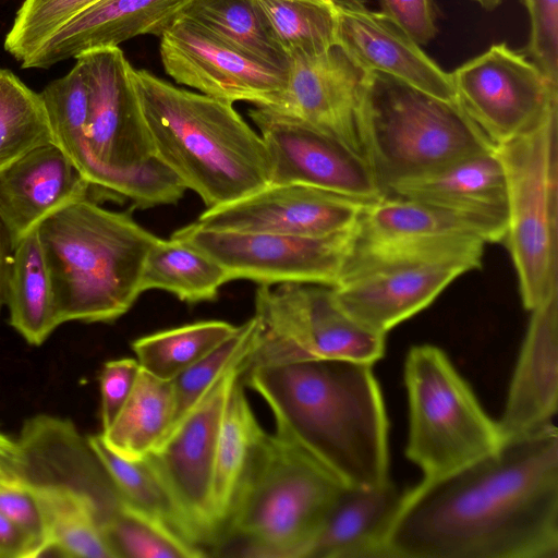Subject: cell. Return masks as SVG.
Segmentation results:
<instances>
[{
  "instance_id": "6da1fadb",
  "label": "cell",
  "mask_w": 558,
  "mask_h": 558,
  "mask_svg": "<svg viewBox=\"0 0 558 558\" xmlns=\"http://www.w3.org/2000/svg\"><path fill=\"white\" fill-rule=\"evenodd\" d=\"M388 558H558V432L506 440L403 493Z\"/></svg>"
},
{
  "instance_id": "7a4b0ae2",
  "label": "cell",
  "mask_w": 558,
  "mask_h": 558,
  "mask_svg": "<svg viewBox=\"0 0 558 558\" xmlns=\"http://www.w3.org/2000/svg\"><path fill=\"white\" fill-rule=\"evenodd\" d=\"M373 364L318 359L250 367L242 381L276 433L350 487L389 481L388 420Z\"/></svg>"
},
{
  "instance_id": "3957f363",
  "label": "cell",
  "mask_w": 558,
  "mask_h": 558,
  "mask_svg": "<svg viewBox=\"0 0 558 558\" xmlns=\"http://www.w3.org/2000/svg\"><path fill=\"white\" fill-rule=\"evenodd\" d=\"M129 78L156 155L207 208L270 183L265 143L233 104L177 87L132 65Z\"/></svg>"
},
{
  "instance_id": "277c9868",
  "label": "cell",
  "mask_w": 558,
  "mask_h": 558,
  "mask_svg": "<svg viewBox=\"0 0 558 558\" xmlns=\"http://www.w3.org/2000/svg\"><path fill=\"white\" fill-rule=\"evenodd\" d=\"M37 233L61 324L124 315L142 293L145 258L158 239L131 214L89 197L46 218Z\"/></svg>"
},
{
  "instance_id": "5b68a950",
  "label": "cell",
  "mask_w": 558,
  "mask_h": 558,
  "mask_svg": "<svg viewBox=\"0 0 558 558\" xmlns=\"http://www.w3.org/2000/svg\"><path fill=\"white\" fill-rule=\"evenodd\" d=\"M365 159L381 191L460 157L495 148L458 100L366 72L359 104Z\"/></svg>"
},
{
  "instance_id": "8992f818",
  "label": "cell",
  "mask_w": 558,
  "mask_h": 558,
  "mask_svg": "<svg viewBox=\"0 0 558 558\" xmlns=\"http://www.w3.org/2000/svg\"><path fill=\"white\" fill-rule=\"evenodd\" d=\"M343 486L291 441L268 433L215 554L304 558Z\"/></svg>"
},
{
  "instance_id": "52a82bcc",
  "label": "cell",
  "mask_w": 558,
  "mask_h": 558,
  "mask_svg": "<svg viewBox=\"0 0 558 558\" xmlns=\"http://www.w3.org/2000/svg\"><path fill=\"white\" fill-rule=\"evenodd\" d=\"M75 59L89 90L87 140L105 193L142 209L177 204L186 187L156 155L123 51L98 48Z\"/></svg>"
},
{
  "instance_id": "ba28073f",
  "label": "cell",
  "mask_w": 558,
  "mask_h": 558,
  "mask_svg": "<svg viewBox=\"0 0 558 558\" xmlns=\"http://www.w3.org/2000/svg\"><path fill=\"white\" fill-rule=\"evenodd\" d=\"M404 380L410 418L405 454L422 470L423 480L447 475L502 445L497 422L438 347H413Z\"/></svg>"
},
{
  "instance_id": "9c48e42d",
  "label": "cell",
  "mask_w": 558,
  "mask_h": 558,
  "mask_svg": "<svg viewBox=\"0 0 558 558\" xmlns=\"http://www.w3.org/2000/svg\"><path fill=\"white\" fill-rule=\"evenodd\" d=\"M557 121L555 110L495 147L507 184L505 240L530 311L557 292Z\"/></svg>"
},
{
  "instance_id": "30bf717a",
  "label": "cell",
  "mask_w": 558,
  "mask_h": 558,
  "mask_svg": "<svg viewBox=\"0 0 558 558\" xmlns=\"http://www.w3.org/2000/svg\"><path fill=\"white\" fill-rule=\"evenodd\" d=\"M255 316L258 327L244 361L245 369L318 359L374 364L385 353L386 335L347 314L336 301L332 287L259 284Z\"/></svg>"
},
{
  "instance_id": "8fae6325",
  "label": "cell",
  "mask_w": 558,
  "mask_h": 558,
  "mask_svg": "<svg viewBox=\"0 0 558 558\" xmlns=\"http://www.w3.org/2000/svg\"><path fill=\"white\" fill-rule=\"evenodd\" d=\"M246 356L230 365L145 457L167 487L193 542L205 551L215 546L211 487L222 416L230 391L244 373Z\"/></svg>"
},
{
  "instance_id": "7c38bea8",
  "label": "cell",
  "mask_w": 558,
  "mask_h": 558,
  "mask_svg": "<svg viewBox=\"0 0 558 558\" xmlns=\"http://www.w3.org/2000/svg\"><path fill=\"white\" fill-rule=\"evenodd\" d=\"M355 230L356 226L327 236H295L208 230L193 222L172 235L219 263L230 280L248 279L264 286L301 282L335 287L340 281Z\"/></svg>"
},
{
  "instance_id": "4fadbf2b",
  "label": "cell",
  "mask_w": 558,
  "mask_h": 558,
  "mask_svg": "<svg viewBox=\"0 0 558 558\" xmlns=\"http://www.w3.org/2000/svg\"><path fill=\"white\" fill-rule=\"evenodd\" d=\"M450 76L458 101L495 147L558 110V85L506 43L493 45Z\"/></svg>"
},
{
  "instance_id": "5bb4252c",
  "label": "cell",
  "mask_w": 558,
  "mask_h": 558,
  "mask_svg": "<svg viewBox=\"0 0 558 558\" xmlns=\"http://www.w3.org/2000/svg\"><path fill=\"white\" fill-rule=\"evenodd\" d=\"M248 116L270 158L269 184H304L366 202L384 196L367 162L332 136L266 107Z\"/></svg>"
},
{
  "instance_id": "9a60e30c",
  "label": "cell",
  "mask_w": 558,
  "mask_h": 558,
  "mask_svg": "<svg viewBox=\"0 0 558 558\" xmlns=\"http://www.w3.org/2000/svg\"><path fill=\"white\" fill-rule=\"evenodd\" d=\"M159 52L175 83L230 104L272 108L286 89L287 72L246 58L183 15L161 34Z\"/></svg>"
},
{
  "instance_id": "2e32d148",
  "label": "cell",
  "mask_w": 558,
  "mask_h": 558,
  "mask_svg": "<svg viewBox=\"0 0 558 558\" xmlns=\"http://www.w3.org/2000/svg\"><path fill=\"white\" fill-rule=\"evenodd\" d=\"M367 203L304 184H268L207 208L194 223L208 230L327 236L354 228Z\"/></svg>"
},
{
  "instance_id": "e0dca14e",
  "label": "cell",
  "mask_w": 558,
  "mask_h": 558,
  "mask_svg": "<svg viewBox=\"0 0 558 558\" xmlns=\"http://www.w3.org/2000/svg\"><path fill=\"white\" fill-rule=\"evenodd\" d=\"M289 59L281 101L270 109L323 131L366 161L357 114L366 72L338 44Z\"/></svg>"
},
{
  "instance_id": "ac0fdd59",
  "label": "cell",
  "mask_w": 558,
  "mask_h": 558,
  "mask_svg": "<svg viewBox=\"0 0 558 558\" xmlns=\"http://www.w3.org/2000/svg\"><path fill=\"white\" fill-rule=\"evenodd\" d=\"M337 44L365 72L377 71L446 100H458L450 73L395 21L365 0H335Z\"/></svg>"
},
{
  "instance_id": "d6986e66",
  "label": "cell",
  "mask_w": 558,
  "mask_h": 558,
  "mask_svg": "<svg viewBox=\"0 0 558 558\" xmlns=\"http://www.w3.org/2000/svg\"><path fill=\"white\" fill-rule=\"evenodd\" d=\"M194 0H98L44 39L21 61L24 69H48L61 61L140 35L161 34Z\"/></svg>"
},
{
  "instance_id": "ffe728a7",
  "label": "cell",
  "mask_w": 558,
  "mask_h": 558,
  "mask_svg": "<svg viewBox=\"0 0 558 558\" xmlns=\"http://www.w3.org/2000/svg\"><path fill=\"white\" fill-rule=\"evenodd\" d=\"M466 271L450 264L390 266L342 279L332 291L347 314L368 329L386 335L428 306Z\"/></svg>"
},
{
  "instance_id": "44dd1931",
  "label": "cell",
  "mask_w": 558,
  "mask_h": 558,
  "mask_svg": "<svg viewBox=\"0 0 558 558\" xmlns=\"http://www.w3.org/2000/svg\"><path fill=\"white\" fill-rule=\"evenodd\" d=\"M92 187L52 143L0 170V217L13 245L56 211L89 197Z\"/></svg>"
},
{
  "instance_id": "7402d4cb",
  "label": "cell",
  "mask_w": 558,
  "mask_h": 558,
  "mask_svg": "<svg viewBox=\"0 0 558 558\" xmlns=\"http://www.w3.org/2000/svg\"><path fill=\"white\" fill-rule=\"evenodd\" d=\"M557 292L532 310L501 418L502 442L553 423L558 403Z\"/></svg>"
},
{
  "instance_id": "603a6c76",
  "label": "cell",
  "mask_w": 558,
  "mask_h": 558,
  "mask_svg": "<svg viewBox=\"0 0 558 558\" xmlns=\"http://www.w3.org/2000/svg\"><path fill=\"white\" fill-rule=\"evenodd\" d=\"M385 195L425 202L507 225V184L495 148L477 151L426 173L390 184Z\"/></svg>"
},
{
  "instance_id": "cb8c5ba5",
  "label": "cell",
  "mask_w": 558,
  "mask_h": 558,
  "mask_svg": "<svg viewBox=\"0 0 558 558\" xmlns=\"http://www.w3.org/2000/svg\"><path fill=\"white\" fill-rule=\"evenodd\" d=\"M402 497L390 481L343 486L304 558H388L387 536Z\"/></svg>"
},
{
  "instance_id": "d4e9b609",
  "label": "cell",
  "mask_w": 558,
  "mask_h": 558,
  "mask_svg": "<svg viewBox=\"0 0 558 558\" xmlns=\"http://www.w3.org/2000/svg\"><path fill=\"white\" fill-rule=\"evenodd\" d=\"M507 225L425 202L384 195L367 203L356 223L354 240L368 243L416 242L447 236L501 242Z\"/></svg>"
},
{
  "instance_id": "484cf974",
  "label": "cell",
  "mask_w": 558,
  "mask_h": 558,
  "mask_svg": "<svg viewBox=\"0 0 558 558\" xmlns=\"http://www.w3.org/2000/svg\"><path fill=\"white\" fill-rule=\"evenodd\" d=\"M267 434L251 408L241 375L228 397L218 439L211 487L214 550L225 535Z\"/></svg>"
},
{
  "instance_id": "4316f807",
  "label": "cell",
  "mask_w": 558,
  "mask_h": 558,
  "mask_svg": "<svg viewBox=\"0 0 558 558\" xmlns=\"http://www.w3.org/2000/svg\"><path fill=\"white\" fill-rule=\"evenodd\" d=\"M27 484L44 515L46 553L57 551L64 557L117 558L104 529V514L93 497L64 484Z\"/></svg>"
},
{
  "instance_id": "83f0119b",
  "label": "cell",
  "mask_w": 558,
  "mask_h": 558,
  "mask_svg": "<svg viewBox=\"0 0 558 558\" xmlns=\"http://www.w3.org/2000/svg\"><path fill=\"white\" fill-rule=\"evenodd\" d=\"M5 305L10 325L32 345L61 325L37 228L13 247Z\"/></svg>"
},
{
  "instance_id": "f1b7e54d",
  "label": "cell",
  "mask_w": 558,
  "mask_h": 558,
  "mask_svg": "<svg viewBox=\"0 0 558 558\" xmlns=\"http://www.w3.org/2000/svg\"><path fill=\"white\" fill-rule=\"evenodd\" d=\"M174 416L172 380L141 368L135 386L113 423L101 437L107 447L128 460L147 457L165 438Z\"/></svg>"
},
{
  "instance_id": "f546056e",
  "label": "cell",
  "mask_w": 558,
  "mask_h": 558,
  "mask_svg": "<svg viewBox=\"0 0 558 558\" xmlns=\"http://www.w3.org/2000/svg\"><path fill=\"white\" fill-rule=\"evenodd\" d=\"M231 281L227 270L206 253L171 235L158 238L145 258L142 293L159 289L187 303L215 301Z\"/></svg>"
},
{
  "instance_id": "4dcf8cb0",
  "label": "cell",
  "mask_w": 558,
  "mask_h": 558,
  "mask_svg": "<svg viewBox=\"0 0 558 558\" xmlns=\"http://www.w3.org/2000/svg\"><path fill=\"white\" fill-rule=\"evenodd\" d=\"M181 15L246 58L288 72L290 59L255 0H194Z\"/></svg>"
},
{
  "instance_id": "1f68e13d",
  "label": "cell",
  "mask_w": 558,
  "mask_h": 558,
  "mask_svg": "<svg viewBox=\"0 0 558 558\" xmlns=\"http://www.w3.org/2000/svg\"><path fill=\"white\" fill-rule=\"evenodd\" d=\"M53 144L78 169L93 187L104 193V179L88 146L89 90L81 66L52 82L40 93Z\"/></svg>"
},
{
  "instance_id": "d6a6232c",
  "label": "cell",
  "mask_w": 558,
  "mask_h": 558,
  "mask_svg": "<svg viewBox=\"0 0 558 558\" xmlns=\"http://www.w3.org/2000/svg\"><path fill=\"white\" fill-rule=\"evenodd\" d=\"M86 440L122 505L160 522L197 546L167 487L146 458L128 460L118 456L107 447L101 434L87 436Z\"/></svg>"
},
{
  "instance_id": "836d02e7",
  "label": "cell",
  "mask_w": 558,
  "mask_h": 558,
  "mask_svg": "<svg viewBox=\"0 0 558 558\" xmlns=\"http://www.w3.org/2000/svg\"><path fill=\"white\" fill-rule=\"evenodd\" d=\"M238 329L223 320H202L141 337L131 347L142 369L172 380Z\"/></svg>"
},
{
  "instance_id": "e575fe53",
  "label": "cell",
  "mask_w": 558,
  "mask_h": 558,
  "mask_svg": "<svg viewBox=\"0 0 558 558\" xmlns=\"http://www.w3.org/2000/svg\"><path fill=\"white\" fill-rule=\"evenodd\" d=\"M269 29L288 57L337 45L335 0H255Z\"/></svg>"
},
{
  "instance_id": "d590c367",
  "label": "cell",
  "mask_w": 558,
  "mask_h": 558,
  "mask_svg": "<svg viewBox=\"0 0 558 558\" xmlns=\"http://www.w3.org/2000/svg\"><path fill=\"white\" fill-rule=\"evenodd\" d=\"M51 143L52 132L39 93L10 70L0 69V170Z\"/></svg>"
},
{
  "instance_id": "8d00e7d4",
  "label": "cell",
  "mask_w": 558,
  "mask_h": 558,
  "mask_svg": "<svg viewBox=\"0 0 558 558\" xmlns=\"http://www.w3.org/2000/svg\"><path fill=\"white\" fill-rule=\"evenodd\" d=\"M117 558H198L208 556L160 522L122 504L104 523Z\"/></svg>"
},
{
  "instance_id": "74e56055",
  "label": "cell",
  "mask_w": 558,
  "mask_h": 558,
  "mask_svg": "<svg viewBox=\"0 0 558 558\" xmlns=\"http://www.w3.org/2000/svg\"><path fill=\"white\" fill-rule=\"evenodd\" d=\"M257 326L258 319L254 315L240 325L234 335L172 379L174 416L170 429L185 416L230 365L250 353Z\"/></svg>"
},
{
  "instance_id": "f35d334b",
  "label": "cell",
  "mask_w": 558,
  "mask_h": 558,
  "mask_svg": "<svg viewBox=\"0 0 558 558\" xmlns=\"http://www.w3.org/2000/svg\"><path fill=\"white\" fill-rule=\"evenodd\" d=\"M522 1L531 29L523 53L558 85V0Z\"/></svg>"
},
{
  "instance_id": "ab89813d",
  "label": "cell",
  "mask_w": 558,
  "mask_h": 558,
  "mask_svg": "<svg viewBox=\"0 0 558 558\" xmlns=\"http://www.w3.org/2000/svg\"><path fill=\"white\" fill-rule=\"evenodd\" d=\"M0 513L26 536L32 557L46 554L47 535L44 515L32 487L22 478L0 486Z\"/></svg>"
},
{
  "instance_id": "60d3db41",
  "label": "cell",
  "mask_w": 558,
  "mask_h": 558,
  "mask_svg": "<svg viewBox=\"0 0 558 558\" xmlns=\"http://www.w3.org/2000/svg\"><path fill=\"white\" fill-rule=\"evenodd\" d=\"M140 371L137 360L130 357L110 360L102 365L99 374L102 432L113 423L125 404Z\"/></svg>"
},
{
  "instance_id": "b9f144b4",
  "label": "cell",
  "mask_w": 558,
  "mask_h": 558,
  "mask_svg": "<svg viewBox=\"0 0 558 558\" xmlns=\"http://www.w3.org/2000/svg\"><path fill=\"white\" fill-rule=\"evenodd\" d=\"M381 13L401 26L420 46L436 35L433 0H380Z\"/></svg>"
},
{
  "instance_id": "7bdbcfd3",
  "label": "cell",
  "mask_w": 558,
  "mask_h": 558,
  "mask_svg": "<svg viewBox=\"0 0 558 558\" xmlns=\"http://www.w3.org/2000/svg\"><path fill=\"white\" fill-rule=\"evenodd\" d=\"M0 558H32V547L26 536L1 513Z\"/></svg>"
},
{
  "instance_id": "ee69618b",
  "label": "cell",
  "mask_w": 558,
  "mask_h": 558,
  "mask_svg": "<svg viewBox=\"0 0 558 558\" xmlns=\"http://www.w3.org/2000/svg\"><path fill=\"white\" fill-rule=\"evenodd\" d=\"M24 469V456L19 441L0 432V473L20 480Z\"/></svg>"
},
{
  "instance_id": "f6af8a7d",
  "label": "cell",
  "mask_w": 558,
  "mask_h": 558,
  "mask_svg": "<svg viewBox=\"0 0 558 558\" xmlns=\"http://www.w3.org/2000/svg\"><path fill=\"white\" fill-rule=\"evenodd\" d=\"M13 241L0 217V313L5 305L7 284L13 253Z\"/></svg>"
},
{
  "instance_id": "bcb514c9",
  "label": "cell",
  "mask_w": 558,
  "mask_h": 558,
  "mask_svg": "<svg viewBox=\"0 0 558 558\" xmlns=\"http://www.w3.org/2000/svg\"><path fill=\"white\" fill-rule=\"evenodd\" d=\"M477 2L480 5H482L486 10H494L497 8L502 0H472Z\"/></svg>"
},
{
  "instance_id": "7dc6e473",
  "label": "cell",
  "mask_w": 558,
  "mask_h": 558,
  "mask_svg": "<svg viewBox=\"0 0 558 558\" xmlns=\"http://www.w3.org/2000/svg\"><path fill=\"white\" fill-rule=\"evenodd\" d=\"M15 481H17V480L10 478V477H8V476H5V475L0 473V486L5 485L8 483L15 482Z\"/></svg>"
}]
</instances>
